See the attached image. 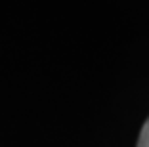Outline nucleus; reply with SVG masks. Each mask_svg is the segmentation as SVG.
<instances>
[{"mask_svg": "<svg viewBox=\"0 0 149 147\" xmlns=\"http://www.w3.org/2000/svg\"><path fill=\"white\" fill-rule=\"evenodd\" d=\"M136 147H149V118L145 121V124L141 126L140 138H138V145Z\"/></svg>", "mask_w": 149, "mask_h": 147, "instance_id": "1", "label": "nucleus"}]
</instances>
